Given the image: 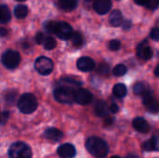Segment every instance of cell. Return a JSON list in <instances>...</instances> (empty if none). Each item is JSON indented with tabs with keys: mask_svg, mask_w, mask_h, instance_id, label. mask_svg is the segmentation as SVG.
<instances>
[{
	"mask_svg": "<svg viewBox=\"0 0 159 158\" xmlns=\"http://www.w3.org/2000/svg\"><path fill=\"white\" fill-rule=\"evenodd\" d=\"M86 148L93 156L97 158H104L109 151L107 143L101 138L90 137L86 142Z\"/></svg>",
	"mask_w": 159,
	"mask_h": 158,
	"instance_id": "1",
	"label": "cell"
},
{
	"mask_svg": "<svg viewBox=\"0 0 159 158\" xmlns=\"http://www.w3.org/2000/svg\"><path fill=\"white\" fill-rule=\"evenodd\" d=\"M18 107L22 114H32L37 108V101L33 94L25 93L20 97L18 101Z\"/></svg>",
	"mask_w": 159,
	"mask_h": 158,
	"instance_id": "2",
	"label": "cell"
},
{
	"mask_svg": "<svg viewBox=\"0 0 159 158\" xmlns=\"http://www.w3.org/2000/svg\"><path fill=\"white\" fill-rule=\"evenodd\" d=\"M76 89L65 87V86H58L54 90V97L57 102L64 104H70L74 102V95Z\"/></svg>",
	"mask_w": 159,
	"mask_h": 158,
	"instance_id": "3",
	"label": "cell"
},
{
	"mask_svg": "<svg viewBox=\"0 0 159 158\" xmlns=\"http://www.w3.org/2000/svg\"><path fill=\"white\" fill-rule=\"evenodd\" d=\"M8 156L10 158H32V150L26 143L18 142L9 147Z\"/></svg>",
	"mask_w": 159,
	"mask_h": 158,
	"instance_id": "4",
	"label": "cell"
},
{
	"mask_svg": "<svg viewBox=\"0 0 159 158\" xmlns=\"http://www.w3.org/2000/svg\"><path fill=\"white\" fill-rule=\"evenodd\" d=\"M20 61V56L18 51L15 50H7L2 55V63L7 69H15Z\"/></svg>",
	"mask_w": 159,
	"mask_h": 158,
	"instance_id": "5",
	"label": "cell"
},
{
	"mask_svg": "<svg viewBox=\"0 0 159 158\" xmlns=\"http://www.w3.org/2000/svg\"><path fill=\"white\" fill-rule=\"evenodd\" d=\"M35 70L43 75H48L53 71L54 64L49 58L47 57H39L36 59L34 63Z\"/></svg>",
	"mask_w": 159,
	"mask_h": 158,
	"instance_id": "6",
	"label": "cell"
},
{
	"mask_svg": "<svg viewBox=\"0 0 159 158\" xmlns=\"http://www.w3.org/2000/svg\"><path fill=\"white\" fill-rule=\"evenodd\" d=\"M73 28L72 26L65 22V21H58L56 22L55 32L54 34L61 40H68L71 38L73 34Z\"/></svg>",
	"mask_w": 159,
	"mask_h": 158,
	"instance_id": "7",
	"label": "cell"
},
{
	"mask_svg": "<svg viewBox=\"0 0 159 158\" xmlns=\"http://www.w3.org/2000/svg\"><path fill=\"white\" fill-rule=\"evenodd\" d=\"M143 98V105L147 108V110L152 114H157L159 113V101H157L151 92L146 91Z\"/></svg>",
	"mask_w": 159,
	"mask_h": 158,
	"instance_id": "8",
	"label": "cell"
},
{
	"mask_svg": "<svg viewBox=\"0 0 159 158\" xmlns=\"http://www.w3.org/2000/svg\"><path fill=\"white\" fill-rule=\"evenodd\" d=\"M92 94L85 89V88H77L75 91V95H74V101L78 103V104H81V105H87L89 103L91 102L92 101Z\"/></svg>",
	"mask_w": 159,
	"mask_h": 158,
	"instance_id": "9",
	"label": "cell"
},
{
	"mask_svg": "<svg viewBox=\"0 0 159 158\" xmlns=\"http://www.w3.org/2000/svg\"><path fill=\"white\" fill-rule=\"evenodd\" d=\"M57 153L61 158H73L76 155V150L73 144L64 143L58 148Z\"/></svg>",
	"mask_w": 159,
	"mask_h": 158,
	"instance_id": "10",
	"label": "cell"
},
{
	"mask_svg": "<svg viewBox=\"0 0 159 158\" xmlns=\"http://www.w3.org/2000/svg\"><path fill=\"white\" fill-rule=\"evenodd\" d=\"M137 55L139 58L143 59V60H150L153 57V50L150 47L149 44L147 41H143L142 42L138 47H137Z\"/></svg>",
	"mask_w": 159,
	"mask_h": 158,
	"instance_id": "11",
	"label": "cell"
},
{
	"mask_svg": "<svg viewBox=\"0 0 159 158\" xmlns=\"http://www.w3.org/2000/svg\"><path fill=\"white\" fill-rule=\"evenodd\" d=\"M112 7L111 0H95L93 3V8L101 15L106 14Z\"/></svg>",
	"mask_w": 159,
	"mask_h": 158,
	"instance_id": "12",
	"label": "cell"
},
{
	"mask_svg": "<svg viewBox=\"0 0 159 158\" xmlns=\"http://www.w3.org/2000/svg\"><path fill=\"white\" fill-rule=\"evenodd\" d=\"M77 68L82 72H89L95 68L94 61L89 57H82L77 61Z\"/></svg>",
	"mask_w": 159,
	"mask_h": 158,
	"instance_id": "13",
	"label": "cell"
},
{
	"mask_svg": "<svg viewBox=\"0 0 159 158\" xmlns=\"http://www.w3.org/2000/svg\"><path fill=\"white\" fill-rule=\"evenodd\" d=\"M44 136L48 140H50V141H53V142H59V141H61L62 139L63 133L60 129H58L50 128V129H48L45 131Z\"/></svg>",
	"mask_w": 159,
	"mask_h": 158,
	"instance_id": "14",
	"label": "cell"
},
{
	"mask_svg": "<svg viewBox=\"0 0 159 158\" xmlns=\"http://www.w3.org/2000/svg\"><path fill=\"white\" fill-rule=\"evenodd\" d=\"M133 127H134V129L137 131H139L141 133H147L149 131V129H150L149 124L143 117H137V118H135L133 120Z\"/></svg>",
	"mask_w": 159,
	"mask_h": 158,
	"instance_id": "15",
	"label": "cell"
},
{
	"mask_svg": "<svg viewBox=\"0 0 159 158\" xmlns=\"http://www.w3.org/2000/svg\"><path fill=\"white\" fill-rule=\"evenodd\" d=\"M59 86H65V87L77 89L79 87L82 86V82L73 77H64L59 81Z\"/></svg>",
	"mask_w": 159,
	"mask_h": 158,
	"instance_id": "16",
	"label": "cell"
},
{
	"mask_svg": "<svg viewBox=\"0 0 159 158\" xmlns=\"http://www.w3.org/2000/svg\"><path fill=\"white\" fill-rule=\"evenodd\" d=\"M108 111L109 108L107 106V104L102 102V101H99L96 102L95 107H94V112L95 115L99 117H104L108 115Z\"/></svg>",
	"mask_w": 159,
	"mask_h": 158,
	"instance_id": "17",
	"label": "cell"
},
{
	"mask_svg": "<svg viewBox=\"0 0 159 158\" xmlns=\"http://www.w3.org/2000/svg\"><path fill=\"white\" fill-rule=\"evenodd\" d=\"M109 20L113 26L121 25V23H122V13H121V11L117 10V9L114 10L109 17Z\"/></svg>",
	"mask_w": 159,
	"mask_h": 158,
	"instance_id": "18",
	"label": "cell"
},
{
	"mask_svg": "<svg viewBox=\"0 0 159 158\" xmlns=\"http://www.w3.org/2000/svg\"><path fill=\"white\" fill-rule=\"evenodd\" d=\"M59 6L65 11H72L77 6V0H60Z\"/></svg>",
	"mask_w": 159,
	"mask_h": 158,
	"instance_id": "19",
	"label": "cell"
},
{
	"mask_svg": "<svg viewBox=\"0 0 159 158\" xmlns=\"http://www.w3.org/2000/svg\"><path fill=\"white\" fill-rule=\"evenodd\" d=\"M134 2L149 9H156L159 7V0H134Z\"/></svg>",
	"mask_w": 159,
	"mask_h": 158,
	"instance_id": "20",
	"label": "cell"
},
{
	"mask_svg": "<svg viewBox=\"0 0 159 158\" xmlns=\"http://www.w3.org/2000/svg\"><path fill=\"white\" fill-rule=\"evenodd\" d=\"M10 20V11L6 5H0V23H7Z\"/></svg>",
	"mask_w": 159,
	"mask_h": 158,
	"instance_id": "21",
	"label": "cell"
},
{
	"mask_svg": "<svg viewBox=\"0 0 159 158\" xmlns=\"http://www.w3.org/2000/svg\"><path fill=\"white\" fill-rule=\"evenodd\" d=\"M14 14L18 19H23L28 14V8L24 5H18L14 8Z\"/></svg>",
	"mask_w": 159,
	"mask_h": 158,
	"instance_id": "22",
	"label": "cell"
},
{
	"mask_svg": "<svg viewBox=\"0 0 159 158\" xmlns=\"http://www.w3.org/2000/svg\"><path fill=\"white\" fill-rule=\"evenodd\" d=\"M113 93L115 96L118 98H123L127 94V88L124 84H121V83L116 84L113 88Z\"/></svg>",
	"mask_w": 159,
	"mask_h": 158,
	"instance_id": "23",
	"label": "cell"
},
{
	"mask_svg": "<svg viewBox=\"0 0 159 158\" xmlns=\"http://www.w3.org/2000/svg\"><path fill=\"white\" fill-rule=\"evenodd\" d=\"M71 41H72V44L75 47H80L82 44H83V35L79 33V32H75L73 33L72 36H71Z\"/></svg>",
	"mask_w": 159,
	"mask_h": 158,
	"instance_id": "24",
	"label": "cell"
},
{
	"mask_svg": "<svg viewBox=\"0 0 159 158\" xmlns=\"http://www.w3.org/2000/svg\"><path fill=\"white\" fill-rule=\"evenodd\" d=\"M56 44H57L56 43V40L52 36H47V37H45V39L43 41L44 47L46 49H48V50H51V49L55 48Z\"/></svg>",
	"mask_w": 159,
	"mask_h": 158,
	"instance_id": "25",
	"label": "cell"
},
{
	"mask_svg": "<svg viewBox=\"0 0 159 158\" xmlns=\"http://www.w3.org/2000/svg\"><path fill=\"white\" fill-rule=\"evenodd\" d=\"M127 71H128V69H127V67H126L125 65H123V64H118V65H116V66L114 68L113 73H114V74H115L116 76H122V75H124V74H127Z\"/></svg>",
	"mask_w": 159,
	"mask_h": 158,
	"instance_id": "26",
	"label": "cell"
},
{
	"mask_svg": "<svg viewBox=\"0 0 159 158\" xmlns=\"http://www.w3.org/2000/svg\"><path fill=\"white\" fill-rule=\"evenodd\" d=\"M133 91L136 95H143L146 92V87L143 83H136L133 87Z\"/></svg>",
	"mask_w": 159,
	"mask_h": 158,
	"instance_id": "27",
	"label": "cell"
},
{
	"mask_svg": "<svg viewBox=\"0 0 159 158\" xmlns=\"http://www.w3.org/2000/svg\"><path fill=\"white\" fill-rule=\"evenodd\" d=\"M55 26H56V21H48L45 24V30L48 34H54V32H55Z\"/></svg>",
	"mask_w": 159,
	"mask_h": 158,
	"instance_id": "28",
	"label": "cell"
},
{
	"mask_svg": "<svg viewBox=\"0 0 159 158\" xmlns=\"http://www.w3.org/2000/svg\"><path fill=\"white\" fill-rule=\"evenodd\" d=\"M109 71H110V66L106 63H102L98 68V73L102 74V75L109 74Z\"/></svg>",
	"mask_w": 159,
	"mask_h": 158,
	"instance_id": "29",
	"label": "cell"
},
{
	"mask_svg": "<svg viewBox=\"0 0 159 158\" xmlns=\"http://www.w3.org/2000/svg\"><path fill=\"white\" fill-rule=\"evenodd\" d=\"M154 145V151H159V132L156 133L151 139Z\"/></svg>",
	"mask_w": 159,
	"mask_h": 158,
	"instance_id": "30",
	"label": "cell"
},
{
	"mask_svg": "<svg viewBox=\"0 0 159 158\" xmlns=\"http://www.w3.org/2000/svg\"><path fill=\"white\" fill-rule=\"evenodd\" d=\"M120 46H121L120 41L116 40V39L111 40V41H110V43H109V48H110L111 50H113V51H116V50L119 49Z\"/></svg>",
	"mask_w": 159,
	"mask_h": 158,
	"instance_id": "31",
	"label": "cell"
},
{
	"mask_svg": "<svg viewBox=\"0 0 159 158\" xmlns=\"http://www.w3.org/2000/svg\"><path fill=\"white\" fill-rule=\"evenodd\" d=\"M15 99H16V92L15 91H9V92L7 93V96H6L7 102L13 103L15 102Z\"/></svg>",
	"mask_w": 159,
	"mask_h": 158,
	"instance_id": "32",
	"label": "cell"
},
{
	"mask_svg": "<svg viewBox=\"0 0 159 158\" xmlns=\"http://www.w3.org/2000/svg\"><path fill=\"white\" fill-rule=\"evenodd\" d=\"M143 149L144 151H147V152H151V151H154V145H153V142L151 140L145 142L143 144Z\"/></svg>",
	"mask_w": 159,
	"mask_h": 158,
	"instance_id": "33",
	"label": "cell"
},
{
	"mask_svg": "<svg viewBox=\"0 0 159 158\" xmlns=\"http://www.w3.org/2000/svg\"><path fill=\"white\" fill-rule=\"evenodd\" d=\"M150 36L153 40L155 41H159V28H154L152 29L150 33Z\"/></svg>",
	"mask_w": 159,
	"mask_h": 158,
	"instance_id": "34",
	"label": "cell"
},
{
	"mask_svg": "<svg viewBox=\"0 0 159 158\" xmlns=\"http://www.w3.org/2000/svg\"><path fill=\"white\" fill-rule=\"evenodd\" d=\"M45 39V35L43 33H37V34L35 35V41L37 44H43V41Z\"/></svg>",
	"mask_w": 159,
	"mask_h": 158,
	"instance_id": "35",
	"label": "cell"
},
{
	"mask_svg": "<svg viewBox=\"0 0 159 158\" xmlns=\"http://www.w3.org/2000/svg\"><path fill=\"white\" fill-rule=\"evenodd\" d=\"M8 115H9V113L5 111L4 113L1 114V117H0V123L2 124H5L7 122V120L8 119Z\"/></svg>",
	"mask_w": 159,
	"mask_h": 158,
	"instance_id": "36",
	"label": "cell"
},
{
	"mask_svg": "<svg viewBox=\"0 0 159 158\" xmlns=\"http://www.w3.org/2000/svg\"><path fill=\"white\" fill-rule=\"evenodd\" d=\"M118 110H119V108H118L117 104H116V103L111 104V105H110V107H109V111H110L111 113H113V114L117 113V112H118Z\"/></svg>",
	"mask_w": 159,
	"mask_h": 158,
	"instance_id": "37",
	"label": "cell"
},
{
	"mask_svg": "<svg viewBox=\"0 0 159 158\" xmlns=\"http://www.w3.org/2000/svg\"><path fill=\"white\" fill-rule=\"evenodd\" d=\"M123 27H124L125 30H129L131 27V22L129 20H126L125 23H123Z\"/></svg>",
	"mask_w": 159,
	"mask_h": 158,
	"instance_id": "38",
	"label": "cell"
},
{
	"mask_svg": "<svg viewBox=\"0 0 159 158\" xmlns=\"http://www.w3.org/2000/svg\"><path fill=\"white\" fill-rule=\"evenodd\" d=\"M7 34V31L5 28H0V36H6Z\"/></svg>",
	"mask_w": 159,
	"mask_h": 158,
	"instance_id": "39",
	"label": "cell"
},
{
	"mask_svg": "<svg viewBox=\"0 0 159 158\" xmlns=\"http://www.w3.org/2000/svg\"><path fill=\"white\" fill-rule=\"evenodd\" d=\"M113 122H114V119L111 118V117H108V118L105 119V124H106V125H112Z\"/></svg>",
	"mask_w": 159,
	"mask_h": 158,
	"instance_id": "40",
	"label": "cell"
},
{
	"mask_svg": "<svg viewBox=\"0 0 159 158\" xmlns=\"http://www.w3.org/2000/svg\"><path fill=\"white\" fill-rule=\"evenodd\" d=\"M155 74H156V75L159 77V64L157 65V67L156 68V70H155Z\"/></svg>",
	"mask_w": 159,
	"mask_h": 158,
	"instance_id": "41",
	"label": "cell"
},
{
	"mask_svg": "<svg viewBox=\"0 0 159 158\" xmlns=\"http://www.w3.org/2000/svg\"><path fill=\"white\" fill-rule=\"evenodd\" d=\"M127 158H138V156H136L135 155H129L127 156Z\"/></svg>",
	"mask_w": 159,
	"mask_h": 158,
	"instance_id": "42",
	"label": "cell"
},
{
	"mask_svg": "<svg viewBox=\"0 0 159 158\" xmlns=\"http://www.w3.org/2000/svg\"><path fill=\"white\" fill-rule=\"evenodd\" d=\"M111 158H121V157H119V156H112Z\"/></svg>",
	"mask_w": 159,
	"mask_h": 158,
	"instance_id": "43",
	"label": "cell"
},
{
	"mask_svg": "<svg viewBox=\"0 0 159 158\" xmlns=\"http://www.w3.org/2000/svg\"><path fill=\"white\" fill-rule=\"evenodd\" d=\"M86 2H90V1H92V0H85Z\"/></svg>",
	"mask_w": 159,
	"mask_h": 158,
	"instance_id": "44",
	"label": "cell"
},
{
	"mask_svg": "<svg viewBox=\"0 0 159 158\" xmlns=\"http://www.w3.org/2000/svg\"><path fill=\"white\" fill-rule=\"evenodd\" d=\"M17 1H25V0H17Z\"/></svg>",
	"mask_w": 159,
	"mask_h": 158,
	"instance_id": "45",
	"label": "cell"
},
{
	"mask_svg": "<svg viewBox=\"0 0 159 158\" xmlns=\"http://www.w3.org/2000/svg\"><path fill=\"white\" fill-rule=\"evenodd\" d=\"M0 117H1V114H0Z\"/></svg>",
	"mask_w": 159,
	"mask_h": 158,
	"instance_id": "46",
	"label": "cell"
}]
</instances>
